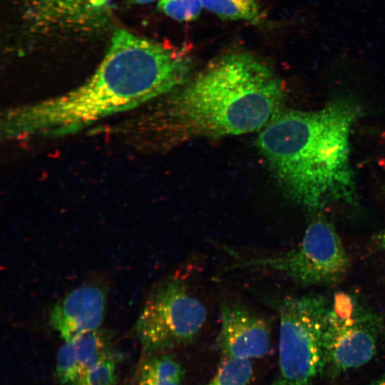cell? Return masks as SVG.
Segmentation results:
<instances>
[{"mask_svg":"<svg viewBox=\"0 0 385 385\" xmlns=\"http://www.w3.org/2000/svg\"><path fill=\"white\" fill-rule=\"evenodd\" d=\"M207 309L181 279L169 277L149 293L134 327L144 357L194 341L204 327Z\"/></svg>","mask_w":385,"mask_h":385,"instance_id":"obj_5","label":"cell"},{"mask_svg":"<svg viewBox=\"0 0 385 385\" xmlns=\"http://www.w3.org/2000/svg\"><path fill=\"white\" fill-rule=\"evenodd\" d=\"M192 68V58L183 48L119 29L83 83L62 95L5 111L1 137L18 141L74 134L177 89L188 81Z\"/></svg>","mask_w":385,"mask_h":385,"instance_id":"obj_1","label":"cell"},{"mask_svg":"<svg viewBox=\"0 0 385 385\" xmlns=\"http://www.w3.org/2000/svg\"><path fill=\"white\" fill-rule=\"evenodd\" d=\"M370 385H385V370L381 376L374 381Z\"/></svg>","mask_w":385,"mask_h":385,"instance_id":"obj_18","label":"cell"},{"mask_svg":"<svg viewBox=\"0 0 385 385\" xmlns=\"http://www.w3.org/2000/svg\"><path fill=\"white\" fill-rule=\"evenodd\" d=\"M362 115L358 103L337 98L316 111L279 112L266 125L257 144L291 200L309 210L356 202L350 135Z\"/></svg>","mask_w":385,"mask_h":385,"instance_id":"obj_3","label":"cell"},{"mask_svg":"<svg viewBox=\"0 0 385 385\" xmlns=\"http://www.w3.org/2000/svg\"><path fill=\"white\" fill-rule=\"evenodd\" d=\"M165 101L118 125L122 138L135 145L177 138L240 135L259 130L279 113L282 80L249 51L225 53L205 66Z\"/></svg>","mask_w":385,"mask_h":385,"instance_id":"obj_2","label":"cell"},{"mask_svg":"<svg viewBox=\"0 0 385 385\" xmlns=\"http://www.w3.org/2000/svg\"><path fill=\"white\" fill-rule=\"evenodd\" d=\"M203 8L222 19L259 24L264 18L257 0H201Z\"/></svg>","mask_w":385,"mask_h":385,"instance_id":"obj_12","label":"cell"},{"mask_svg":"<svg viewBox=\"0 0 385 385\" xmlns=\"http://www.w3.org/2000/svg\"><path fill=\"white\" fill-rule=\"evenodd\" d=\"M56 365L57 378L61 385L77 384L81 371L71 342H65L59 348Z\"/></svg>","mask_w":385,"mask_h":385,"instance_id":"obj_14","label":"cell"},{"mask_svg":"<svg viewBox=\"0 0 385 385\" xmlns=\"http://www.w3.org/2000/svg\"><path fill=\"white\" fill-rule=\"evenodd\" d=\"M252 376L251 361L222 358L215 374L205 385H249Z\"/></svg>","mask_w":385,"mask_h":385,"instance_id":"obj_13","label":"cell"},{"mask_svg":"<svg viewBox=\"0 0 385 385\" xmlns=\"http://www.w3.org/2000/svg\"><path fill=\"white\" fill-rule=\"evenodd\" d=\"M184 371L178 361L165 353L144 357L136 385H183Z\"/></svg>","mask_w":385,"mask_h":385,"instance_id":"obj_11","label":"cell"},{"mask_svg":"<svg viewBox=\"0 0 385 385\" xmlns=\"http://www.w3.org/2000/svg\"><path fill=\"white\" fill-rule=\"evenodd\" d=\"M220 317L218 342L222 358L252 361L269 353L270 329L262 317L241 304L225 302Z\"/></svg>","mask_w":385,"mask_h":385,"instance_id":"obj_8","label":"cell"},{"mask_svg":"<svg viewBox=\"0 0 385 385\" xmlns=\"http://www.w3.org/2000/svg\"><path fill=\"white\" fill-rule=\"evenodd\" d=\"M70 342L77 359L81 376L89 369L115 354L111 334L101 328Z\"/></svg>","mask_w":385,"mask_h":385,"instance_id":"obj_10","label":"cell"},{"mask_svg":"<svg viewBox=\"0 0 385 385\" xmlns=\"http://www.w3.org/2000/svg\"><path fill=\"white\" fill-rule=\"evenodd\" d=\"M132 3L135 4H146L154 1H159L160 0H130Z\"/></svg>","mask_w":385,"mask_h":385,"instance_id":"obj_19","label":"cell"},{"mask_svg":"<svg viewBox=\"0 0 385 385\" xmlns=\"http://www.w3.org/2000/svg\"><path fill=\"white\" fill-rule=\"evenodd\" d=\"M330 300L320 294L279 301L278 385H311L324 371V329Z\"/></svg>","mask_w":385,"mask_h":385,"instance_id":"obj_4","label":"cell"},{"mask_svg":"<svg viewBox=\"0 0 385 385\" xmlns=\"http://www.w3.org/2000/svg\"><path fill=\"white\" fill-rule=\"evenodd\" d=\"M117 381V359L112 355L87 370L76 385H115Z\"/></svg>","mask_w":385,"mask_h":385,"instance_id":"obj_15","label":"cell"},{"mask_svg":"<svg viewBox=\"0 0 385 385\" xmlns=\"http://www.w3.org/2000/svg\"><path fill=\"white\" fill-rule=\"evenodd\" d=\"M350 259L334 227L318 219L306 229L294 248L277 254L239 257L232 268L270 270L301 285H329L341 281L350 268Z\"/></svg>","mask_w":385,"mask_h":385,"instance_id":"obj_6","label":"cell"},{"mask_svg":"<svg viewBox=\"0 0 385 385\" xmlns=\"http://www.w3.org/2000/svg\"><path fill=\"white\" fill-rule=\"evenodd\" d=\"M106 294L96 284L79 287L59 299L49 314V324L64 342L100 328L106 314Z\"/></svg>","mask_w":385,"mask_h":385,"instance_id":"obj_9","label":"cell"},{"mask_svg":"<svg viewBox=\"0 0 385 385\" xmlns=\"http://www.w3.org/2000/svg\"><path fill=\"white\" fill-rule=\"evenodd\" d=\"M384 331L383 318L359 297L336 293L324 329L323 372L337 376L367 364L376 355Z\"/></svg>","mask_w":385,"mask_h":385,"instance_id":"obj_7","label":"cell"},{"mask_svg":"<svg viewBox=\"0 0 385 385\" xmlns=\"http://www.w3.org/2000/svg\"><path fill=\"white\" fill-rule=\"evenodd\" d=\"M158 7L166 16L178 21L196 19L203 8L201 0H160Z\"/></svg>","mask_w":385,"mask_h":385,"instance_id":"obj_16","label":"cell"},{"mask_svg":"<svg viewBox=\"0 0 385 385\" xmlns=\"http://www.w3.org/2000/svg\"><path fill=\"white\" fill-rule=\"evenodd\" d=\"M269 385H277V384L274 381H272L270 384H269Z\"/></svg>","mask_w":385,"mask_h":385,"instance_id":"obj_20","label":"cell"},{"mask_svg":"<svg viewBox=\"0 0 385 385\" xmlns=\"http://www.w3.org/2000/svg\"><path fill=\"white\" fill-rule=\"evenodd\" d=\"M374 245L375 247L385 252V225L374 237Z\"/></svg>","mask_w":385,"mask_h":385,"instance_id":"obj_17","label":"cell"}]
</instances>
